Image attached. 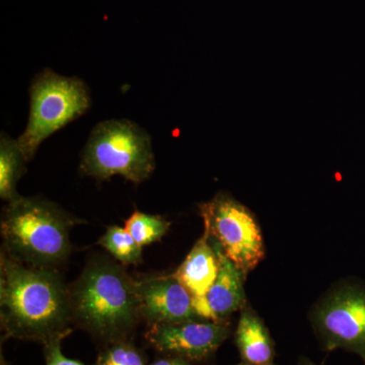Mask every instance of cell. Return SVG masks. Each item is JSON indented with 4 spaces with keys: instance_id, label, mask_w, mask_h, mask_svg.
Wrapping results in <instances>:
<instances>
[{
    "instance_id": "11",
    "label": "cell",
    "mask_w": 365,
    "mask_h": 365,
    "mask_svg": "<svg viewBox=\"0 0 365 365\" xmlns=\"http://www.w3.org/2000/svg\"><path fill=\"white\" fill-rule=\"evenodd\" d=\"M218 269L220 258L217 251L209 239L207 232H204L174 276L188 289L195 306L204 299L212 287Z\"/></svg>"
},
{
    "instance_id": "9",
    "label": "cell",
    "mask_w": 365,
    "mask_h": 365,
    "mask_svg": "<svg viewBox=\"0 0 365 365\" xmlns=\"http://www.w3.org/2000/svg\"><path fill=\"white\" fill-rule=\"evenodd\" d=\"M135 288L141 319L148 326L200 319L193 297L174 274L137 278Z\"/></svg>"
},
{
    "instance_id": "17",
    "label": "cell",
    "mask_w": 365,
    "mask_h": 365,
    "mask_svg": "<svg viewBox=\"0 0 365 365\" xmlns=\"http://www.w3.org/2000/svg\"><path fill=\"white\" fill-rule=\"evenodd\" d=\"M63 340V338H57L44 344L46 365H88L66 357L62 352L61 343Z\"/></svg>"
},
{
    "instance_id": "1",
    "label": "cell",
    "mask_w": 365,
    "mask_h": 365,
    "mask_svg": "<svg viewBox=\"0 0 365 365\" xmlns=\"http://www.w3.org/2000/svg\"><path fill=\"white\" fill-rule=\"evenodd\" d=\"M0 322L6 338L46 344L72 332L69 287L58 269L0 254Z\"/></svg>"
},
{
    "instance_id": "6",
    "label": "cell",
    "mask_w": 365,
    "mask_h": 365,
    "mask_svg": "<svg viewBox=\"0 0 365 365\" xmlns=\"http://www.w3.org/2000/svg\"><path fill=\"white\" fill-rule=\"evenodd\" d=\"M204 232L223 254L248 275L265 258V245L252 211L227 193L199 205Z\"/></svg>"
},
{
    "instance_id": "2",
    "label": "cell",
    "mask_w": 365,
    "mask_h": 365,
    "mask_svg": "<svg viewBox=\"0 0 365 365\" xmlns=\"http://www.w3.org/2000/svg\"><path fill=\"white\" fill-rule=\"evenodd\" d=\"M72 323L107 346L129 340L141 319L135 279L123 264L93 256L69 287Z\"/></svg>"
},
{
    "instance_id": "20",
    "label": "cell",
    "mask_w": 365,
    "mask_h": 365,
    "mask_svg": "<svg viewBox=\"0 0 365 365\" xmlns=\"http://www.w3.org/2000/svg\"><path fill=\"white\" fill-rule=\"evenodd\" d=\"M1 365H9L7 364L6 360L4 359V356L1 355Z\"/></svg>"
},
{
    "instance_id": "18",
    "label": "cell",
    "mask_w": 365,
    "mask_h": 365,
    "mask_svg": "<svg viewBox=\"0 0 365 365\" xmlns=\"http://www.w3.org/2000/svg\"><path fill=\"white\" fill-rule=\"evenodd\" d=\"M148 365H193L189 360L181 359V357L173 356V355H165L151 362Z\"/></svg>"
},
{
    "instance_id": "16",
    "label": "cell",
    "mask_w": 365,
    "mask_h": 365,
    "mask_svg": "<svg viewBox=\"0 0 365 365\" xmlns=\"http://www.w3.org/2000/svg\"><path fill=\"white\" fill-rule=\"evenodd\" d=\"M95 364L148 365L144 353L129 340L119 341L104 346V349L98 354Z\"/></svg>"
},
{
    "instance_id": "7",
    "label": "cell",
    "mask_w": 365,
    "mask_h": 365,
    "mask_svg": "<svg viewBox=\"0 0 365 365\" xmlns=\"http://www.w3.org/2000/svg\"><path fill=\"white\" fill-rule=\"evenodd\" d=\"M312 319L324 350L352 352L365 364L364 284L338 285L319 302Z\"/></svg>"
},
{
    "instance_id": "21",
    "label": "cell",
    "mask_w": 365,
    "mask_h": 365,
    "mask_svg": "<svg viewBox=\"0 0 365 365\" xmlns=\"http://www.w3.org/2000/svg\"><path fill=\"white\" fill-rule=\"evenodd\" d=\"M235 365H249V364H244V362L241 361V364H235Z\"/></svg>"
},
{
    "instance_id": "12",
    "label": "cell",
    "mask_w": 365,
    "mask_h": 365,
    "mask_svg": "<svg viewBox=\"0 0 365 365\" xmlns=\"http://www.w3.org/2000/svg\"><path fill=\"white\" fill-rule=\"evenodd\" d=\"M235 342L242 362L249 365H275L274 342L267 327L251 307L241 311Z\"/></svg>"
},
{
    "instance_id": "13",
    "label": "cell",
    "mask_w": 365,
    "mask_h": 365,
    "mask_svg": "<svg viewBox=\"0 0 365 365\" xmlns=\"http://www.w3.org/2000/svg\"><path fill=\"white\" fill-rule=\"evenodd\" d=\"M26 160L18 139L14 140L6 134L0 139V197L13 201L19 198L16 185L26 172Z\"/></svg>"
},
{
    "instance_id": "8",
    "label": "cell",
    "mask_w": 365,
    "mask_h": 365,
    "mask_svg": "<svg viewBox=\"0 0 365 365\" xmlns=\"http://www.w3.org/2000/svg\"><path fill=\"white\" fill-rule=\"evenodd\" d=\"M230 323L195 319L148 326L145 338L158 351L189 361H202L217 351L230 337Z\"/></svg>"
},
{
    "instance_id": "15",
    "label": "cell",
    "mask_w": 365,
    "mask_h": 365,
    "mask_svg": "<svg viewBox=\"0 0 365 365\" xmlns=\"http://www.w3.org/2000/svg\"><path fill=\"white\" fill-rule=\"evenodd\" d=\"M170 223L160 215L135 211L125 222V228L141 247L160 241L169 232Z\"/></svg>"
},
{
    "instance_id": "3",
    "label": "cell",
    "mask_w": 365,
    "mask_h": 365,
    "mask_svg": "<svg viewBox=\"0 0 365 365\" xmlns=\"http://www.w3.org/2000/svg\"><path fill=\"white\" fill-rule=\"evenodd\" d=\"M78 222L57 204L20 196L4 208L2 250L26 265L58 269L71 255V230Z\"/></svg>"
},
{
    "instance_id": "5",
    "label": "cell",
    "mask_w": 365,
    "mask_h": 365,
    "mask_svg": "<svg viewBox=\"0 0 365 365\" xmlns=\"http://www.w3.org/2000/svg\"><path fill=\"white\" fill-rule=\"evenodd\" d=\"M30 96L28 125L18 138L28 163L45 139L83 116L91 104L90 91L81 79L59 76L50 69L34 78Z\"/></svg>"
},
{
    "instance_id": "4",
    "label": "cell",
    "mask_w": 365,
    "mask_h": 365,
    "mask_svg": "<svg viewBox=\"0 0 365 365\" xmlns=\"http://www.w3.org/2000/svg\"><path fill=\"white\" fill-rule=\"evenodd\" d=\"M155 169L150 136L128 120L98 123L88 137L79 165L85 176L104 181L119 175L134 184L148 180Z\"/></svg>"
},
{
    "instance_id": "19",
    "label": "cell",
    "mask_w": 365,
    "mask_h": 365,
    "mask_svg": "<svg viewBox=\"0 0 365 365\" xmlns=\"http://www.w3.org/2000/svg\"><path fill=\"white\" fill-rule=\"evenodd\" d=\"M299 364L300 365H319V364H314V362L311 361V360H309L307 359H300ZM364 365H365V364H364Z\"/></svg>"
},
{
    "instance_id": "14",
    "label": "cell",
    "mask_w": 365,
    "mask_h": 365,
    "mask_svg": "<svg viewBox=\"0 0 365 365\" xmlns=\"http://www.w3.org/2000/svg\"><path fill=\"white\" fill-rule=\"evenodd\" d=\"M98 244L124 266L137 265L143 261V247L125 227L118 225L108 227Z\"/></svg>"
},
{
    "instance_id": "10",
    "label": "cell",
    "mask_w": 365,
    "mask_h": 365,
    "mask_svg": "<svg viewBox=\"0 0 365 365\" xmlns=\"http://www.w3.org/2000/svg\"><path fill=\"white\" fill-rule=\"evenodd\" d=\"M211 242L217 251L220 269L206 297L194 307L199 319L227 323L232 314L248 306L244 287L247 276L222 253L215 242Z\"/></svg>"
}]
</instances>
